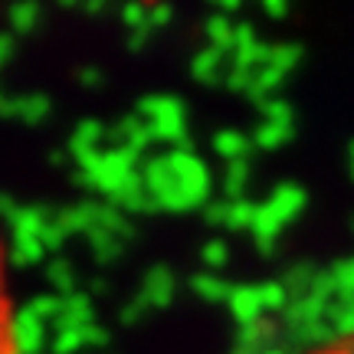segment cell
<instances>
[{
	"label": "cell",
	"instance_id": "1",
	"mask_svg": "<svg viewBox=\"0 0 354 354\" xmlns=\"http://www.w3.org/2000/svg\"><path fill=\"white\" fill-rule=\"evenodd\" d=\"M0 354H24L20 338V315H17V295L10 282V259L0 236Z\"/></svg>",
	"mask_w": 354,
	"mask_h": 354
},
{
	"label": "cell",
	"instance_id": "2",
	"mask_svg": "<svg viewBox=\"0 0 354 354\" xmlns=\"http://www.w3.org/2000/svg\"><path fill=\"white\" fill-rule=\"evenodd\" d=\"M308 354H354V325L351 328H344V331H338V335H331L328 342H322Z\"/></svg>",
	"mask_w": 354,
	"mask_h": 354
}]
</instances>
